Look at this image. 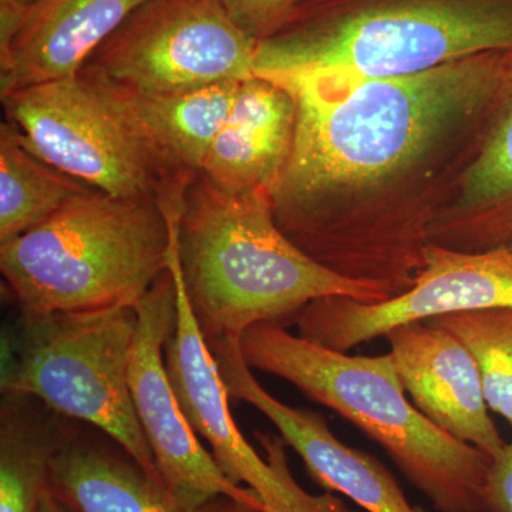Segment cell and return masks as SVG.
Wrapping results in <instances>:
<instances>
[{
	"instance_id": "cell-1",
	"label": "cell",
	"mask_w": 512,
	"mask_h": 512,
	"mask_svg": "<svg viewBox=\"0 0 512 512\" xmlns=\"http://www.w3.org/2000/svg\"><path fill=\"white\" fill-rule=\"evenodd\" d=\"M511 74L512 52H490L403 76L286 87L296 127L271 192L276 224L305 252L340 192L416 161L456 124L490 109Z\"/></svg>"
},
{
	"instance_id": "cell-2",
	"label": "cell",
	"mask_w": 512,
	"mask_h": 512,
	"mask_svg": "<svg viewBox=\"0 0 512 512\" xmlns=\"http://www.w3.org/2000/svg\"><path fill=\"white\" fill-rule=\"evenodd\" d=\"M177 251L185 293L208 346L241 342L259 323L284 325L318 299L393 298L384 286L340 275L296 247L276 224L268 190H222L201 173L184 194Z\"/></svg>"
},
{
	"instance_id": "cell-3",
	"label": "cell",
	"mask_w": 512,
	"mask_h": 512,
	"mask_svg": "<svg viewBox=\"0 0 512 512\" xmlns=\"http://www.w3.org/2000/svg\"><path fill=\"white\" fill-rule=\"evenodd\" d=\"M490 52H512V0H301L256 45L254 73L286 89L426 72Z\"/></svg>"
},
{
	"instance_id": "cell-4",
	"label": "cell",
	"mask_w": 512,
	"mask_h": 512,
	"mask_svg": "<svg viewBox=\"0 0 512 512\" xmlns=\"http://www.w3.org/2000/svg\"><path fill=\"white\" fill-rule=\"evenodd\" d=\"M252 370L293 384L312 402L345 417L392 458L439 512H491L493 458L431 423L406 396L392 356H352L259 323L242 335Z\"/></svg>"
},
{
	"instance_id": "cell-5",
	"label": "cell",
	"mask_w": 512,
	"mask_h": 512,
	"mask_svg": "<svg viewBox=\"0 0 512 512\" xmlns=\"http://www.w3.org/2000/svg\"><path fill=\"white\" fill-rule=\"evenodd\" d=\"M180 214L154 200L83 192L0 244V271L20 311L136 308L170 268Z\"/></svg>"
},
{
	"instance_id": "cell-6",
	"label": "cell",
	"mask_w": 512,
	"mask_h": 512,
	"mask_svg": "<svg viewBox=\"0 0 512 512\" xmlns=\"http://www.w3.org/2000/svg\"><path fill=\"white\" fill-rule=\"evenodd\" d=\"M136 308L20 311L6 338L0 392L32 396L110 437L161 480L130 389Z\"/></svg>"
},
{
	"instance_id": "cell-7",
	"label": "cell",
	"mask_w": 512,
	"mask_h": 512,
	"mask_svg": "<svg viewBox=\"0 0 512 512\" xmlns=\"http://www.w3.org/2000/svg\"><path fill=\"white\" fill-rule=\"evenodd\" d=\"M8 123L50 167L93 190L183 210L185 177L80 74L2 96Z\"/></svg>"
},
{
	"instance_id": "cell-8",
	"label": "cell",
	"mask_w": 512,
	"mask_h": 512,
	"mask_svg": "<svg viewBox=\"0 0 512 512\" xmlns=\"http://www.w3.org/2000/svg\"><path fill=\"white\" fill-rule=\"evenodd\" d=\"M256 45L222 0H143L79 74L131 93L187 92L255 76Z\"/></svg>"
},
{
	"instance_id": "cell-9",
	"label": "cell",
	"mask_w": 512,
	"mask_h": 512,
	"mask_svg": "<svg viewBox=\"0 0 512 512\" xmlns=\"http://www.w3.org/2000/svg\"><path fill=\"white\" fill-rule=\"evenodd\" d=\"M175 232L177 228L168 265L177 288V316L165 342L164 359L192 429L210 444L212 456L229 480L258 494L268 512H332L335 495H313L296 483L289 471L282 437L255 434L264 448V458L238 429L229 409L231 396L220 366L198 328L185 293Z\"/></svg>"
},
{
	"instance_id": "cell-10",
	"label": "cell",
	"mask_w": 512,
	"mask_h": 512,
	"mask_svg": "<svg viewBox=\"0 0 512 512\" xmlns=\"http://www.w3.org/2000/svg\"><path fill=\"white\" fill-rule=\"evenodd\" d=\"M512 308V247L457 251L429 242L412 288L379 303L318 299L296 316L299 336L348 353L397 326L451 313Z\"/></svg>"
},
{
	"instance_id": "cell-11",
	"label": "cell",
	"mask_w": 512,
	"mask_h": 512,
	"mask_svg": "<svg viewBox=\"0 0 512 512\" xmlns=\"http://www.w3.org/2000/svg\"><path fill=\"white\" fill-rule=\"evenodd\" d=\"M136 312L130 389L165 490L185 508L228 497L268 512L258 494L229 480L202 446L178 402L164 359L165 342L177 316V288L170 268L137 303Z\"/></svg>"
},
{
	"instance_id": "cell-12",
	"label": "cell",
	"mask_w": 512,
	"mask_h": 512,
	"mask_svg": "<svg viewBox=\"0 0 512 512\" xmlns=\"http://www.w3.org/2000/svg\"><path fill=\"white\" fill-rule=\"evenodd\" d=\"M229 396L254 406L302 458L316 483L367 512H417L390 471L375 457L346 446L319 413L296 409L266 392L245 363L238 342L210 348Z\"/></svg>"
},
{
	"instance_id": "cell-13",
	"label": "cell",
	"mask_w": 512,
	"mask_h": 512,
	"mask_svg": "<svg viewBox=\"0 0 512 512\" xmlns=\"http://www.w3.org/2000/svg\"><path fill=\"white\" fill-rule=\"evenodd\" d=\"M384 338L397 376L423 416L491 458L503 450L476 360L453 333L423 320L397 326Z\"/></svg>"
},
{
	"instance_id": "cell-14",
	"label": "cell",
	"mask_w": 512,
	"mask_h": 512,
	"mask_svg": "<svg viewBox=\"0 0 512 512\" xmlns=\"http://www.w3.org/2000/svg\"><path fill=\"white\" fill-rule=\"evenodd\" d=\"M47 490L73 512H265L228 497L181 507L119 444L74 420L53 460Z\"/></svg>"
},
{
	"instance_id": "cell-15",
	"label": "cell",
	"mask_w": 512,
	"mask_h": 512,
	"mask_svg": "<svg viewBox=\"0 0 512 512\" xmlns=\"http://www.w3.org/2000/svg\"><path fill=\"white\" fill-rule=\"evenodd\" d=\"M143 0H35L0 45V96L76 76Z\"/></svg>"
},
{
	"instance_id": "cell-16",
	"label": "cell",
	"mask_w": 512,
	"mask_h": 512,
	"mask_svg": "<svg viewBox=\"0 0 512 512\" xmlns=\"http://www.w3.org/2000/svg\"><path fill=\"white\" fill-rule=\"evenodd\" d=\"M295 127L292 94L272 80L249 77L239 84L200 173L222 190L272 192L291 156Z\"/></svg>"
},
{
	"instance_id": "cell-17",
	"label": "cell",
	"mask_w": 512,
	"mask_h": 512,
	"mask_svg": "<svg viewBox=\"0 0 512 512\" xmlns=\"http://www.w3.org/2000/svg\"><path fill=\"white\" fill-rule=\"evenodd\" d=\"M490 110L456 208L431 222L433 244L468 252L512 247V74Z\"/></svg>"
},
{
	"instance_id": "cell-18",
	"label": "cell",
	"mask_w": 512,
	"mask_h": 512,
	"mask_svg": "<svg viewBox=\"0 0 512 512\" xmlns=\"http://www.w3.org/2000/svg\"><path fill=\"white\" fill-rule=\"evenodd\" d=\"M89 82L99 87L141 134L191 180L200 173L241 84L225 82L187 92L138 94Z\"/></svg>"
},
{
	"instance_id": "cell-19",
	"label": "cell",
	"mask_w": 512,
	"mask_h": 512,
	"mask_svg": "<svg viewBox=\"0 0 512 512\" xmlns=\"http://www.w3.org/2000/svg\"><path fill=\"white\" fill-rule=\"evenodd\" d=\"M70 419L32 396L0 403V512H37Z\"/></svg>"
},
{
	"instance_id": "cell-20",
	"label": "cell",
	"mask_w": 512,
	"mask_h": 512,
	"mask_svg": "<svg viewBox=\"0 0 512 512\" xmlns=\"http://www.w3.org/2000/svg\"><path fill=\"white\" fill-rule=\"evenodd\" d=\"M93 190L50 167L23 144L10 123L0 127V244L42 224L77 195Z\"/></svg>"
},
{
	"instance_id": "cell-21",
	"label": "cell",
	"mask_w": 512,
	"mask_h": 512,
	"mask_svg": "<svg viewBox=\"0 0 512 512\" xmlns=\"http://www.w3.org/2000/svg\"><path fill=\"white\" fill-rule=\"evenodd\" d=\"M426 322L466 346L476 360L488 409L512 426V308L451 313Z\"/></svg>"
},
{
	"instance_id": "cell-22",
	"label": "cell",
	"mask_w": 512,
	"mask_h": 512,
	"mask_svg": "<svg viewBox=\"0 0 512 512\" xmlns=\"http://www.w3.org/2000/svg\"><path fill=\"white\" fill-rule=\"evenodd\" d=\"M301 0H222L229 18L255 42L275 35Z\"/></svg>"
},
{
	"instance_id": "cell-23",
	"label": "cell",
	"mask_w": 512,
	"mask_h": 512,
	"mask_svg": "<svg viewBox=\"0 0 512 512\" xmlns=\"http://www.w3.org/2000/svg\"><path fill=\"white\" fill-rule=\"evenodd\" d=\"M487 491L491 512H512V440L493 458Z\"/></svg>"
},
{
	"instance_id": "cell-24",
	"label": "cell",
	"mask_w": 512,
	"mask_h": 512,
	"mask_svg": "<svg viewBox=\"0 0 512 512\" xmlns=\"http://www.w3.org/2000/svg\"><path fill=\"white\" fill-rule=\"evenodd\" d=\"M35 0H0V45L8 42L19 19Z\"/></svg>"
},
{
	"instance_id": "cell-25",
	"label": "cell",
	"mask_w": 512,
	"mask_h": 512,
	"mask_svg": "<svg viewBox=\"0 0 512 512\" xmlns=\"http://www.w3.org/2000/svg\"><path fill=\"white\" fill-rule=\"evenodd\" d=\"M37 512H73L63 503L62 500L50 493L47 490L45 497H43L42 503H40L39 511Z\"/></svg>"
},
{
	"instance_id": "cell-26",
	"label": "cell",
	"mask_w": 512,
	"mask_h": 512,
	"mask_svg": "<svg viewBox=\"0 0 512 512\" xmlns=\"http://www.w3.org/2000/svg\"><path fill=\"white\" fill-rule=\"evenodd\" d=\"M332 512H355L350 510V508L346 507L345 503H343L340 498L336 497L335 505H333Z\"/></svg>"
}]
</instances>
